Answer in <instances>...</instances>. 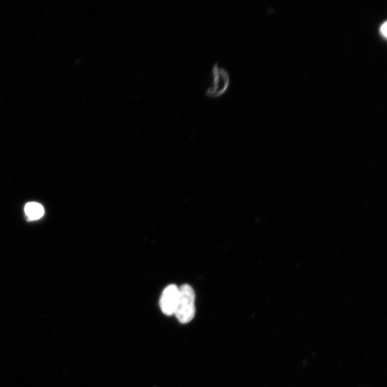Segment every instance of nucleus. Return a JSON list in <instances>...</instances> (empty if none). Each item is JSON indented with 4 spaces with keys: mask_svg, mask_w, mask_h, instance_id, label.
I'll use <instances>...</instances> for the list:
<instances>
[{
    "mask_svg": "<svg viewBox=\"0 0 387 387\" xmlns=\"http://www.w3.org/2000/svg\"><path fill=\"white\" fill-rule=\"evenodd\" d=\"M195 293L190 285L179 287V298L174 315L181 323L190 322L195 316Z\"/></svg>",
    "mask_w": 387,
    "mask_h": 387,
    "instance_id": "nucleus-1",
    "label": "nucleus"
},
{
    "mask_svg": "<svg viewBox=\"0 0 387 387\" xmlns=\"http://www.w3.org/2000/svg\"><path fill=\"white\" fill-rule=\"evenodd\" d=\"M213 82L207 89L206 95L210 98H218L225 94L231 84V76L228 71L219 64H215L212 69Z\"/></svg>",
    "mask_w": 387,
    "mask_h": 387,
    "instance_id": "nucleus-2",
    "label": "nucleus"
},
{
    "mask_svg": "<svg viewBox=\"0 0 387 387\" xmlns=\"http://www.w3.org/2000/svg\"><path fill=\"white\" fill-rule=\"evenodd\" d=\"M179 298V287L170 285L162 292L159 305L163 313L167 316L174 315Z\"/></svg>",
    "mask_w": 387,
    "mask_h": 387,
    "instance_id": "nucleus-3",
    "label": "nucleus"
},
{
    "mask_svg": "<svg viewBox=\"0 0 387 387\" xmlns=\"http://www.w3.org/2000/svg\"><path fill=\"white\" fill-rule=\"evenodd\" d=\"M25 211L30 220L42 218L45 213L44 207L36 202H29L27 204Z\"/></svg>",
    "mask_w": 387,
    "mask_h": 387,
    "instance_id": "nucleus-4",
    "label": "nucleus"
},
{
    "mask_svg": "<svg viewBox=\"0 0 387 387\" xmlns=\"http://www.w3.org/2000/svg\"><path fill=\"white\" fill-rule=\"evenodd\" d=\"M377 33L379 36L384 40V42H386L387 39V20L384 19L379 24L377 27Z\"/></svg>",
    "mask_w": 387,
    "mask_h": 387,
    "instance_id": "nucleus-5",
    "label": "nucleus"
}]
</instances>
